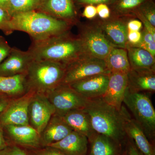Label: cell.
I'll return each instance as SVG.
<instances>
[{
	"label": "cell",
	"instance_id": "obj_1",
	"mask_svg": "<svg viewBox=\"0 0 155 155\" xmlns=\"http://www.w3.org/2000/svg\"><path fill=\"white\" fill-rule=\"evenodd\" d=\"M28 51L34 60L53 61L67 65L85 55L80 39L69 31L38 41H32Z\"/></svg>",
	"mask_w": 155,
	"mask_h": 155
},
{
	"label": "cell",
	"instance_id": "obj_2",
	"mask_svg": "<svg viewBox=\"0 0 155 155\" xmlns=\"http://www.w3.org/2000/svg\"><path fill=\"white\" fill-rule=\"evenodd\" d=\"M84 110L95 132L107 137L125 147L127 137L121 110H118L108 104L101 97L87 100Z\"/></svg>",
	"mask_w": 155,
	"mask_h": 155
},
{
	"label": "cell",
	"instance_id": "obj_3",
	"mask_svg": "<svg viewBox=\"0 0 155 155\" xmlns=\"http://www.w3.org/2000/svg\"><path fill=\"white\" fill-rule=\"evenodd\" d=\"M72 24L37 11L19 13L11 17L12 31L28 34L33 41L44 40L69 31Z\"/></svg>",
	"mask_w": 155,
	"mask_h": 155
},
{
	"label": "cell",
	"instance_id": "obj_4",
	"mask_svg": "<svg viewBox=\"0 0 155 155\" xmlns=\"http://www.w3.org/2000/svg\"><path fill=\"white\" fill-rule=\"evenodd\" d=\"M66 66L53 61L34 60L26 73L29 91L45 95L61 84Z\"/></svg>",
	"mask_w": 155,
	"mask_h": 155
},
{
	"label": "cell",
	"instance_id": "obj_5",
	"mask_svg": "<svg viewBox=\"0 0 155 155\" xmlns=\"http://www.w3.org/2000/svg\"><path fill=\"white\" fill-rule=\"evenodd\" d=\"M123 103L149 140L154 145L155 110L150 97L145 93L131 91L127 88Z\"/></svg>",
	"mask_w": 155,
	"mask_h": 155
},
{
	"label": "cell",
	"instance_id": "obj_6",
	"mask_svg": "<svg viewBox=\"0 0 155 155\" xmlns=\"http://www.w3.org/2000/svg\"><path fill=\"white\" fill-rule=\"evenodd\" d=\"M104 60L84 55L66 66L61 84H69L99 74H110Z\"/></svg>",
	"mask_w": 155,
	"mask_h": 155
},
{
	"label": "cell",
	"instance_id": "obj_7",
	"mask_svg": "<svg viewBox=\"0 0 155 155\" xmlns=\"http://www.w3.org/2000/svg\"><path fill=\"white\" fill-rule=\"evenodd\" d=\"M78 36L86 55L104 60L114 48L97 23L86 24L81 27Z\"/></svg>",
	"mask_w": 155,
	"mask_h": 155
},
{
	"label": "cell",
	"instance_id": "obj_8",
	"mask_svg": "<svg viewBox=\"0 0 155 155\" xmlns=\"http://www.w3.org/2000/svg\"><path fill=\"white\" fill-rule=\"evenodd\" d=\"M46 95L55 108V114L61 116L73 110L84 109L88 100L68 84H61Z\"/></svg>",
	"mask_w": 155,
	"mask_h": 155
},
{
	"label": "cell",
	"instance_id": "obj_9",
	"mask_svg": "<svg viewBox=\"0 0 155 155\" xmlns=\"http://www.w3.org/2000/svg\"><path fill=\"white\" fill-rule=\"evenodd\" d=\"M55 110L46 95L35 93L28 107V125L40 134Z\"/></svg>",
	"mask_w": 155,
	"mask_h": 155
},
{
	"label": "cell",
	"instance_id": "obj_10",
	"mask_svg": "<svg viewBox=\"0 0 155 155\" xmlns=\"http://www.w3.org/2000/svg\"><path fill=\"white\" fill-rule=\"evenodd\" d=\"M2 130L8 144H13L25 150L42 147L40 134L29 125H8Z\"/></svg>",
	"mask_w": 155,
	"mask_h": 155
},
{
	"label": "cell",
	"instance_id": "obj_11",
	"mask_svg": "<svg viewBox=\"0 0 155 155\" xmlns=\"http://www.w3.org/2000/svg\"><path fill=\"white\" fill-rule=\"evenodd\" d=\"M34 93L29 91L10 103L0 114V129L8 125H28V107Z\"/></svg>",
	"mask_w": 155,
	"mask_h": 155
},
{
	"label": "cell",
	"instance_id": "obj_12",
	"mask_svg": "<svg viewBox=\"0 0 155 155\" xmlns=\"http://www.w3.org/2000/svg\"><path fill=\"white\" fill-rule=\"evenodd\" d=\"M34 60L29 51L12 48L6 59L0 64V76H13L26 74Z\"/></svg>",
	"mask_w": 155,
	"mask_h": 155
},
{
	"label": "cell",
	"instance_id": "obj_13",
	"mask_svg": "<svg viewBox=\"0 0 155 155\" xmlns=\"http://www.w3.org/2000/svg\"><path fill=\"white\" fill-rule=\"evenodd\" d=\"M121 111L124 119V129L127 137L132 140L137 148L143 155H155L154 145L150 141L141 127L123 106Z\"/></svg>",
	"mask_w": 155,
	"mask_h": 155
},
{
	"label": "cell",
	"instance_id": "obj_14",
	"mask_svg": "<svg viewBox=\"0 0 155 155\" xmlns=\"http://www.w3.org/2000/svg\"><path fill=\"white\" fill-rule=\"evenodd\" d=\"M109 74L93 75L68 84L87 99L101 97L107 90Z\"/></svg>",
	"mask_w": 155,
	"mask_h": 155
},
{
	"label": "cell",
	"instance_id": "obj_15",
	"mask_svg": "<svg viewBox=\"0 0 155 155\" xmlns=\"http://www.w3.org/2000/svg\"><path fill=\"white\" fill-rule=\"evenodd\" d=\"M127 74L110 72L107 87L101 97L108 104L121 110L127 87Z\"/></svg>",
	"mask_w": 155,
	"mask_h": 155
},
{
	"label": "cell",
	"instance_id": "obj_16",
	"mask_svg": "<svg viewBox=\"0 0 155 155\" xmlns=\"http://www.w3.org/2000/svg\"><path fill=\"white\" fill-rule=\"evenodd\" d=\"M109 18L99 21L97 24L114 47L126 48L128 21L119 18Z\"/></svg>",
	"mask_w": 155,
	"mask_h": 155
},
{
	"label": "cell",
	"instance_id": "obj_17",
	"mask_svg": "<svg viewBox=\"0 0 155 155\" xmlns=\"http://www.w3.org/2000/svg\"><path fill=\"white\" fill-rule=\"evenodd\" d=\"M37 11L74 24L76 14L72 0H41Z\"/></svg>",
	"mask_w": 155,
	"mask_h": 155
},
{
	"label": "cell",
	"instance_id": "obj_18",
	"mask_svg": "<svg viewBox=\"0 0 155 155\" xmlns=\"http://www.w3.org/2000/svg\"><path fill=\"white\" fill-rule=\"evenodd\" d=\"M89 144L87 137L73 130L63 139L48 146L67 155H87Z\"/></svg>",
	"mask_w": 155,
	"mask_h": 155
},
{
	"label": "cell",
	"instance_id": "obj_19",
	"mask_svg": "<svg viewBox=\"0 0 155 155\" xmlns=\"http://www.w3.org/2000/svg\"><path fill=\"white\" fill-rule=\"evenodd\" d=\"M73 131L61 116L54 114L40 134L42 147L60 141Z\"/></svg>",
	"mask_w": 155,
	"mask_h": 155
},
{
	"label": "cell",
	"instance_id": "obj_20",
	"mask_svg": "<svg viewBox=\"0 0 155 155\" xmlns=\"http://www.w3.org/2000/svg\"><path fill=\"white\" fill-rule=\"evenodd\" d=\"M125 49L130 69L137 72H155V57L149 52L128 44Z\"/></svg>",
	"mask_w": 155,
	"mask_h": 155
},
{
	"label": "cell",
	"instance_id": "obj_21",
	"mask_svg": "<svg viewBox=\"0 0 155 155\" xmlns=\"http://www.w3.org/2000/svg\"><path fill=\"white\" fill-rule=\"evenodd\" d=\"M61 117L72 130L85 136L88 141L97 133L93 128L88 115L84 109L69 111Z\"/></svg>",
	"mask_w": 155,
	"mask_h": 155
},
{
	"label": "cell",
	"instance_id": "obj_22",
	"mask_svg": "<svg viewBox=\"0 0 155 155\" xmlns=\"http://www.w3.org/2000/svg\"><path fill=\"white\" fill-rule=\"evenodd\" d=\"M29 91L26 74L13 76H0V95L15 99Z\"/></svg>",
	"mask_w": 155,
	"mask_h": 155
},
{
	"label": "cell",
	"instance_id": "obj_23",
	"mask_svg": "<svg viewBox=\"0 0 155 155\" xmlns=\"http://www.w3.org/2000/svg\"><path fill=\"white\" fill-rule=\"evenodd\" d=\"M87 155H122L125 147L103 134L96 133L89 141Z\"/></svg>",
	"mask_w": 155,
	"mask_h": 155
},
{
	"label": "cell",
	"instance_id": "obj_24",
	"mask_svg": "<svg viewBox=\"0 0 155 155\" xmlns=\"http://www.w3.org/2000/svg\"><path fill=\"white\" fill-rule=\"evenodd\" d=\"M127 75V88L130 91L155 92V72H137L130 69Z\"/></svg>",
	"mask_w": 155,
	"mask_h": 155
},
{
	"label": "cell",
	"instance_id": "obj_25",
	"mask_svg": "<svg viewBox=\"0 0 155 155\" xmlns=\"http://www.w3.org/2000/svg\"><path fill=\"white\" fill-rule=\"evenodd\" d=\"M104 60L110 72L127 74L130 71V65L126 49L112 48Z\"/></svg>",
	"mask_w": 155,
	"mask_h": 155
},
{
	"label": "cell",
	"instance_id": "obj_26",
	"mask_svg": "<svg viewBox=\"0 0 155 155\" xmlns=\"http://www.w3.org/2000/svg\"><path fill=\"white\" fill-rule=\"evenodd\" d=\"M41 0H10L7 11L11 17L15 14L36 11Z\"/></svg>",
	"mask_w": 155,
	"mask_h": 155
},
{
	"label": "cell",
	"instance_id": "obj_27",
	"mask_svg": "<svg viewBox=\"0 0 155 155\" xmlns=\"http://www.w3.org/2000/svg\"><path fill=\"white\" fill-rule=\"evenodd\" d=\"M141 32V41L135 47L147 50L153 56L155 57V37L153 36L144 28L142 29Z\"/></svg>",
	"mask_w": 155,
	"mask_h": 155
},
{
	"label": "cell",
	"instance_id": "obj_28",
	"mask_svg": "<svg viewBox=\"0 0 155 155\" xmlns=\"http://www.w3.org/2000/svg\"><path fill=\"white\" fill-rule=\"evenodd\" d=\"M11 17L7 10L0 7V30L6 35L13 32L10 26Z\"/></svg>",
	"mask_w": 155,
	"mask_h": 155
},
{
	"label": "cell",
	"instance_id": "obj_29",
	"mask_svg": "<svg viewBox=\"0 0 155 155\" xmlns=\"http://www.w3.org/2000/svg\"><path fill=\"white\" fill-rule=\"evenodd\" d=\"M142 3L140 7L139 11L148 21L155 27V9L153 4L149 2Z\"/></svg>",
	"mask_w": 155,
	"mask_h": 155
},
{
	"label": "cell",
	"instance_id": "obj_30",
	"mask_svg": "<svg viewBox=\"0 0 155 155\" xmlns=\"http://www.w3.org/2000/svg\"><path fill=\"white\" fill-rule=\"evenodd\" d=\"M27 155H67L50 146L33 150H26Z\"/></svg>",
	"mask_w": 155,
	"mask_h": 155
},
{
	"label": "cell",
	"instance_id": "obj_31",
	"mask_svg": "<svg viewBox=\"0 0 155 155\" xmlns=\"http://www.w3.org/2000/svg\"><path fill=\"white\" fill-rule=\"evenodd\" d=\"M145 0H119L117 5L118 11L125 12L140 6Z\"/></svg>",
	"mask_w": 155,
	"mask_h": 155
},
{
	"label": "cell",
	"instance_id": "obj_32",
	"mask_svg": "<svg viewBox=\"0 0 155 155\" xmlns=\"http://www.w3.org/2000/svg\"><path fill=\"white\" fill-rule=\"evenodd\" d=\"M0 155H27L26 150L13 144H8L0 150Z\"/></svg>",
	"mask_w": 155,
	"mask_h": 155
},
{
	"label": "cell",
	"instance_id": "obj_33",
	"mask_svg": "<svg viewBox=\"0 0 155 155\" xmlns=\"http://www.w3.org/2000/svg\"><path fill=\"white\" fill-rule=\"evenodd\" d=\"M11 48L4 37L0 35V64L8 55Z\"/></svg>",
	"mask_w": 155,
	"mask_h": 155
},
{
	"label": "cell",
	"instance_id": "obj_34",
	"mask_svg": "<svg viewBox=\"0 0 155 155\" xmlns=\"http://www.w3.org/2000/svg\"><path fill=\"white\" fill-rule=\"evenodd\" d=\"M142 34L140 31L127 30V44L132 46H136L141 41Z\"/></svg>",
	"mask_w": 155,
	"mask_h": 155
},
{
	"label": "cell",
	"instance_id": "obj_35",
	"mask_svg": "<svg viewBox=\"0 0 155 155\" xmlns=\"http://www.w3.org/2000/svg\"><path fill=\"white\" fill-rule=\"evenodd\" d=\"M124 155H143L137 148L132 140L127 137L124 148Z\"/></svg>",
	"mask_w": 155,
	"mask_h": 155
},
{
	"label": "cell",
	"instance_id": "obj_36",
	"mask_svg": "<svg viewBox=\"0 0 155 155\" xmlns=\"http://www.w3.org/2000/svg\"><path fill=\"white\" fill-rule=\"evenodd\" d=\"M97 14L103 20L109 19L110 16V11L106 4H100L96 7Z\"/></svg>",
	"mask_w": 155,
	"mask_h": 155
},
{
	"label": "cell",
	"instance_id": "obj_37",
	"mask_svg": "<svg viewBox=\"0 0 155 155\" xmlns=\"http://www.w3.org/2000/svg\"><path fill=\"white\" fill-rule=\"evenodd\" d=\"M137 17H138L140 20L141 21L143 25V28L146 29L153 36L155 37V27L153 26L150 22L148 21L147 19L144 17L143 15L142 14L141 12L139 10L137 11L135 13Z\"/></svg>",
	"mask_w": 155,
	"mask_h": 155
},
{
	"label": "cell",
	"instance_id": "obj_38",
	"mask_svg": "<svg viewBox=\"0 0 155 155\" xmlns=\"http://www.w3.org/2000/svg\"><path fill=\"white\" fill-rule=\"evenodd\" d=\"M97 15L96 7L94 5H87L84 8L82 13L84 17L87 19H92Z\"/></svg>",
	"mask_w": 155,
	"mask_h": 155
},
{
	"label": "cell",
	"instance_id": "obj_39",
	"mask_svg": "<svg viewBox=\"0 0 155 155\" xmlns=\"http://www.w3.org/2000/svg\"><path fill=\"white\" fill-rule=\"evenodd\" d=\"M143 24L141 21L137 19H132L128 21L127 30L132 31H140L142 29Z\"/></svg>",
	"mask_w": 155,
	"mask_h": 155
},
{
	"label": "cell",
	"instance_id": "obj_40",
	"mask_svg": "<svg viewBox=\"0 0 155 155\" xmlns=\"http://www.w3.org/2000/svg\"><path fill=\"white\" fill-rule=\"evenodd\" d=\"M79 5H98L110 2L114 0H72Z\"/></svg>",
	"mask_w": 155,
	"mask_h": 155
},
{
	"label": "cell",
	"instance_id": "obj_41",
	"mask_svg": "<svg viewBox=\"0 0 155 155\" xmlns=\"http://www.w3.org/2000/svg\"><path fill=\"white\" fill-rule=\"evenodd\" d=\"M14 99L11 98L6 96L0 95V114L7 108L10 103Z\"/></svg>",
	"mask_w": 155,
	"mask_h": 155
},
{
	"label": "cell",
	"instance_id": "obj_42",
	"mask_svg": "<svg viewBox=\"0 0 155 155\" xmlns=\"http://www.w3.org/2000/svg\"><path fill=\"white\" fill-rule=\"evenodd\" d=\"M8 145V143L4 136L3 130L2 129H0V150L5 148Z\"/></svg>",
	"mask_w": 155,
	"mask_h": 155
},
{
	"label": "cell",
	"instance_id": "obj_43",
	"mask_svg": "<svg viewBox=\"0 0 155 155\" xmlns=\"http://www.w3.org/2000/svg\"><path fill=\"white\" fill-rule=\"evenodd\" d=\"M10 0H0V7L7 10Z\"/></svg>",
	"mask_w": 155,
	"mask_h": 155
},
{
	"label": "cell",
	"instance_id": "obj_44",
	"mask_svg": "<svg viewBox=\"0 0 155 155\" xmlns=\"http://www.w3.org/2000/svg\"><path fill=\"white\" fill-rule=\"evenodd\" d=\"M122 155H124V153H123V154H122Z\"/></svg>",
	"mask_w": 155,
	"mask_h": 155
}]
</instances>
